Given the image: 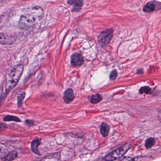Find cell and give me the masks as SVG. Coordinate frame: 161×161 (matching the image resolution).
I'll return each instance as SVG.
<instances>
[{
  "instance_id": "5b68a950",
  "label": "cell",
  "mask_w": 161,
  "mask_h": 161,
  "mask_svg": "<svg viewBox=\"0 0 161 161\" xmlns=\"http://www.w3.org/2000/svg\"><path fill=\"white\" fill-rule=\"evenodd\" d=\"M161 9V3L158 1H151L147 3L143 8V11L149 13Z\"/></svg>"
},
{
  "instance_id": "ac0fdd59",
  "label": "cell",
  "mask_w": 161,
  "mask_h": 161,
  "mask_svg": "<svg viewBox=\"0 0 161 161\" xmlns=\"http://www.w3.org/2000/svg\"><path fill=\"white\" fill-rule=\"evenodd\" d=\"M25 97V92H22L18 96V107H20L22 105V102H23V101Z\"/></svg>"
},
{
  "instance_id": "cb8c5ba5",
  "label": "cell",
  "mask_w": 161,
  "mask_h": 161,
  "mask_svg": "<svg viewBox=\"0 0 161 161\" xmlns=\"http://www.w3.org/2000/svg\"><path fill=\"white\" fill-rule=\"evenodd\" d=\"M1 1H4V0H1Z\"/></svg>"
},
{
  "instance_id": "6da1fadb",
  "label": "cell",
  "mask_w": 161,
  "mask_h": 161,
  "mask_svg": "<svg viewBox=\"0 0 161 161\" xmlns=\"http://www.w3.org/2000/svg\"><path fill=\"white\" fill-rule=\"evenodd\" d=\"M44 11L41 7L34 6L27 8L20 18L18 25L21 28H26L35 25L42 20Z\"/></svg>"
},
{
  "instance_id": "7402d4cb",
  "label": "cell",
  "mask_w": 161,
  "mask_h": 161,
  "mask_svg": "<svg viewBox=\"0 0 161 161\" xmlns=\"http://www.w3.org/2000/svg\"><path fill=\"white\" fill-rule=\"evenodd\" d=\"M26 123L29 125H32L34 124V121H31V120H27L26 121Z\"/></svg>"
},
{
  "instance_id": "d6986e66",
  "label": "cell",
  "mask_w": 161,
  "mask_h": 161,
  "mask_svg": "<svg viewBox=\"0 0 161 161\" xmlns=\"http://www.w3.org/2000/svg\"><path fill=\"white\" fill-rule=\"evenodd\" d=\"M117 75H118V74H117V71H116V70H113V71L111 72L110 75V79L112 80L116 79V77H117Z\"/></svg>"
},
{
  "instance_id": "ffe728a7",
  "label": "cell",
  "mask_w": 161,
  "mask_h": 161,
  "mask_svg": "<svg viewBox=\"0 0 161 161\" xmlns=\"http://www.w3.org/2000/svg\"><path fill=\"white\" fill-rule=\"evenodd\" d=\"M7 126L4 123H0V131H3L7 129Z\"/></svg>"
},
{
  "instance_id": "2e32d148",
  "label": "cell",
  "mask_w": 161,
  "mask_h": 161,
  "mask_svg": "<svg viewBox=\"0 0 161 161\" xmlns=\"http://www.w3.org/2000/svg\"><path fill=\"white\" fill-rule=\"evenodd\" d=\"M151 91V89L148 86H143L139 89V92L140 94H150Z\"/></svg>"
},
{
  "instance_id": "8992f818",
  "label": "cell",
  "mask_w": 161,
  "mask_h": 161,
  "mask_svg": "<svg viewBox=\"0 0 161 161\" xmlns=\"http://www.w3.org/2000/svg\"><path fill=\"white\" fill-rule=\"evenodd\" d=\"M84 63L83 57L82 55L77 53L73 54L71 57V64L74 66H82Z\"/></svg>"
},
{
  "instance_id": "ba28073f",
  "label": "cell",
  "mask_w": 161,
  "mask_h": 161,
  "mask_svg": "<svg viewBox=\"0 0 161 161\" xmlns=\"http://www.w3.org/2000/svg\"><path fill=\"white\" fill-rule=\"evenodd\" d=\"M74 99V94L72 89H68L65 91L63 97V99L65 103H70Z\"/></svg>"
},
{
  "instance_id": "7c38bea8",
  "label": "cell",
  "mask_w": 161,
  "mask_h": 161,
  "mask_svg": "<svg viewBox=\"0 0 161 161\" xmlns=\"http://www.w3.org/2000/svg\"><path fill=\"white\" fill-rule=\"evenodd\" d=\"M18 156V153L15 151H12L8 153L6 156L2 159L3 161H12L16 158Z\"/></svg>"
},
{
  "instance_id": "5bb4252c",
  "label": "cell",
  "mask_w": 161,
  "mask_h": 161,
  "mask_svg": "<svg viewBox=\"0 0 161 161\" xmlns=\"http://www.w3.org/2000/svg\"><path fill=\"white\" fill-rule=\"evenodd\" d=\"M3 120L5 122H20V120L18 117L12 116H7L3 118Z\"/></svg>"
},
{
  "instance_id": "4fadbf2b",
  "label": "cell",
  "mask_w": 161,
  "mask_h": 161,
  "mask_svg": "<svg viewBox=\"0 0 161 161\" xmlns=\"http://www.w3.org/2000/svg\"><path fill=\"white\" fill-rule=\"evenodd\" d=\"M68 3L70 5L74 6L75 8L80 9L83 5V1L82 0H68Z\"/></svg>"
},
{
  "instance_id": "e0dca14e",
  "label": "cell",
  "mask_w": 161,
  "mask_h": 161,
  "mask_svg": "<svg viewBox=\"0 0 161 161\" xmlns=\"http://www.w3.org/2000/svg\"><path fill=\"white\" fill-rule=\"evenodd\" d=\"M8 154L3 145L0 144V159H3Z\"/></svg>"
},
{
  "instance_id": "9c48e42d",
  "label": "cell",
  "mask_w": 161,
  "mask_h": 161,
  "mask_svg": "<svg viewBox=\"0 0 161 161\" xmlns=\"http://www.w3.org/2000/svg\"><path fill=\"white\" fill-rule=\"evenodd\" d=\"M41 140L40 139H34L32 140L31 142V146L32 150V152H34V153H35V154L38 155H40V153L39 150H38V147L41 144Z\"/></svg>"
},
{
  "instance_id": "52a82bcc",
  "label": "cell",
  "mask_w": 161,
  "mask_h": 161,
  "mask_svg": "<svg viewBox=\"0 0 161 161\" xmlns=\"http://www.w3.org/2000/svg\"><path fill=\"white\" fill-rule=\"evenodd\" d=\"M14 37L5 34L0 33V43L3 45H9L13 44L15 42Z\"/></svg>"
},
{
  "instance_id": "3957f363",
  "label": "cell",
  "mask_w": 161,
  "mask_h": 161,
  "mask_svg": "<svg viewBox=\"0 0 161 161\" xmlns=\"http://www.w3.org/2000/svg\"><path fill=\"white\" fill-rule=\"evenodd\" d=\"M131 147V145L127 143L116 150L113 151L105 157L106 161H114L122 157Z\"/></svg>"
},
{
  "instance_id": "d4e9b609",
  "label": "cell",
  "mask_w": 161,
  "mask_h": 161,
  "mask_svg": "<svg viewBox=\"0 0 161 161\" xmlns=\"http://www.w3.org/2000/svg\"></svg>"
},
{
  "instance_id": "8fae6325",
  "label": "cell",
  "mask_w": 161,
  "mask_h": 161,
  "mask_svg": "<svg viewBox=\"0 0 161 161\" xmlns=\"http://www.w3.org/2000/svg\"><path fill=\"white\" fill-rule=\"evenodd\" d=\"M90 102L92 104H97L102 100V97L98 93L90 95L88 97Z\"/></svg>"
},
{
  "instance_id": "7a4b0ae2",
  "label": "cell",
  "mask_w": 161,
  "mask_h": 161,
  "mask_svg": "<svg viewBox=\"0 0 161 161\" xmlns=\"http://www.w3.org/2000/svg\"><path fill=\"white\" fill-rule=\"evenodd\" d=\"M24 66L22 65H17L14 66L8 75L6 83V90L9 92L17 85L23 72Z\"/></svg>"
},
{
  "instance_id": "277c9868",
  "label": "cell",
  "mask_w": 161,
  "mask_h": 161,
  "mask_svg": "<svg viewBox=\"0 0 161 161\" xmlns=\"http://www.w3.org/2000/svg\"><path fill=\"white\" fill-rule=\"evenodd\" d=\"M113 29H107L102 32L99 37V43L101 47H105L110 42L113 36Z\"/></svg>"
},
{
  "instance_id": "9a60e30c",
  "label": "cell",
  "mask_w": 161,
  "mask_h": 161,
  "mask_svg": "<svg viewBox=\"0 0 161 161\" xmlns=\"http://www.w3.org/2000/svg\"><path fill=\"white\" fill-rule=\"evenodd\" d=\"M155 139L153 138H148L145 142V147L147 148H151L155 144Z\"/></svg>"
},
{
  "instance_id": "44dd1931",
  "label": "cell",
  "mask_w": 161,
  "mask_h": 161,
  "mask_svg": "<svg viewBox=\"0 0 161 161\" xmlns=\"http://www.w3.org/2000/svg\"><path fill=\"white\" fill-rule=\"evenodd\" d=\"M121 161H135V159L131 157H126L122 159Z\"/></svg>"
},
{
  "instance_id": "603a6c76",
  "label": "cell",
  "mask_w": 161,
  "mask_h": 161,
  "mask_svg": "<svg viewBox=\"0 0 161 161\" xmlns=\"http://www.w3.org/2000/svg\"><path fill=\"white\" fill-rule=\"evenodd\" d=\"M158 117L159 119V120H160V121L161 122V110L159 111Z\"/></svg>"
},
{
  "instance_id": "30bf717a",
  "label": "cell",
  "mask_w": 161,
  "mask_h": 161,
  "mask_svg": "<svg viewBox=\"0 0 161 161\" xmlns=\"http://www.w3.org/2000/svg\"><path fill=\"white\" fill-rule=\"evenodd\" d=\"M100 131L103 137H107L110 131V127L109 125L105 122H103L100 125Z\"/></svg>"
}]
</instances>
